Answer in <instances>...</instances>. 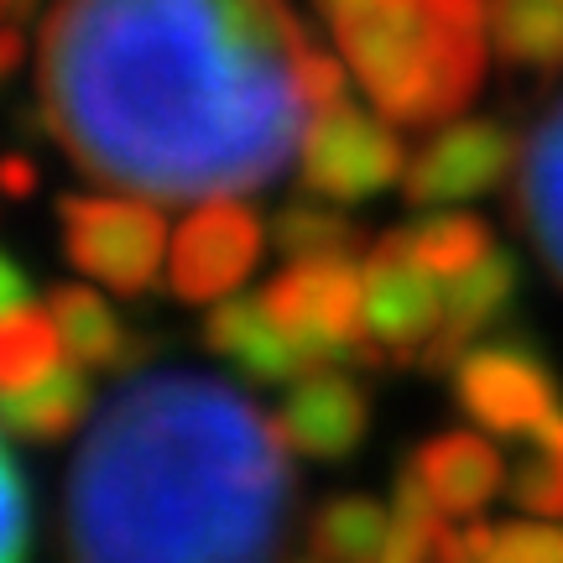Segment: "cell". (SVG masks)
<instances>
[{"label": "cell", "instance_id": "6da1fadb", "mask_svg": "<svg viewBox=\"0 0 563 563\" xmlns=\"http://www.w3.org/2000/svg\"><path fill=\"white\" fill-rule=\"evenodd\" d=\"M308 53L287 0H58L37 115L79 173L136 199L256 194L302 152Z\"/></svg>", "mask_w": 563, "mask_h": 563}, {"label": "cell", "instance_id": "7a4b0ae2", "mask_svg": "<svg viewBox=\"0 0 563 563\" xmlns=\"http://www.w3.org/2000/svg\"><path fill=\"white\" fill-rule=\"evenodd\" d=\"M292 496L277 418L214 376L157 371L131 376L95 418L63 538L74 563H272Z\"/></svg>", "mask_w": 563, "mask_h": 563}, {"label": "cell", "instance_id": "3957f363", "mask_svg": "<svg viewBox=\"0 0 563 563\" xmlns=\"http://www.w3.org/2000/svg\"><path fill=\"white\" fill-rule=\"evenodd\" d=\"M391 125L460 121L490 63V0H313Z\"/></svg>", "mask_w": 563, "mask_h": 563}, {"label": "cell", "instance_id": "277c9868", "mask_svg": "<svg viewBox=\"0 0 563 563\" xmlns=\"http://www.w3.org/2000/svg\"><path fill=\"white\" fill-rule=\"evenodd\" d=\"M63 256L74 272L100 282L121 298H146L162 277L167 256V220L162 203L136 194H63Z\"/></svg>", "mask_w": 563, "mask_h": 563}, {"label": "cell", "instance_id": "5b68a950", "mask_svg": "<svg viewBox=\"0 0 563 563\" xmlns=\"http://www.w3.org/2000/svg\"><path fill=\"white\" fill-rule=\"evenodd\" d=\"M449 386L454 407L490 439H527L538 422L563 412L559 371L522 329H501L470 344L449 371Z\"/></svg>", "mask_w": 563, "mask_h": 563}, {"label": "cell", "instance_id": "8992f818", "mask_svg": "<svg viewBox=\"0 0 563 563\" xmlns=\"http://www.w3.org/2000/svg\"><path fill=\"white\" fill-rule=\"evenodd\" d=\"M407 173V146L397 125L382 110H361L350 100L323 104L319 115L302 131L298 152V178L308 199L323 203H365L397 188Z\"/></svg>", "mask_w": 563, "mask_h": 563}, {"label": "cell", "instance_id": "52a82bcc", "mask_svg": "<svg viewBox=\"0 0 563 563\" xmlns=\"http://www.w3.org/2000/svg\"><path fill=\"white\" fill-rule=\"evenodd\" d=\"M266 308L319 365H386L365 334V292L355 262H287L266 282Z\"/></svg>", "mask_w": 563, "mask_h": 563}, {"label": "cell", "instance_id": "ba28073f", "mask_svg": "<svg viewBox=\"0 0 563 563\" xmlns=\"http://www.w3.org/2000/svg\"><path fill=\"white\" fill-rule=\"evenodd\" d=\"M522 167V136L490 115H460L443 121L433 136L407 157L402 199L412 209H454V203L485 199Z\"/></svg>", "mask_w": 563, "mask_h": 563}, {"label": "cell", "instance_id": "9c48e42d", "mask_svg": "<svg viewBox=\"0 0 563 563\" xmlns=\"http://www.w3.org/2000/svg\"><path fill=\"white\" fill-rule=\"evenodd\" d=\"M361 292H365V334L382 361L418 365L422 350L439 340L443 302L449 287L407 251L402 230H391L365 251L361 262Z\"/></svg>", "mask_w": 563, "mask_h": 563}, {"label": "cell", "instance_id": "30bf717a", "mask_svg": "<svg viewBox=\"0 0 563 563\" xmlns=\"http://www.w3.org/2000/svg\"><path fill=\"white\" fill-rule=\"evenodd\" d=\"M266 245L262 214L241 203L235 194L199 199L194 214L178 224L167 245V287L183 302H220L235 298L241 282L256 272Z\"/></svg>", "mask_w": 563, "mask_h": 563}, {"label": "cell", "instance_id": "8fae6325", "mask_svg": "<svg viewBox=\"0 0 563 563\" xmlns=\"http://www.w3.org/2000/svg\"><path fill=\"white\" fill-rule=\"evenodd\" d=\"M277 422H282V439L292 443V454L340 464L371 433V391L344 365H319L302 382L287 386Z\"/></svg>", "mask_w": 563, "mask_h": 563}, {"label": "cell", "instance_id": "7c38bea8", "mask_svg": "<svg viewBox=\"0 0 563 563\" xmlns=\"http://www.w3.org/2000/svg\"><path fill=\"white\" fill-rule=\"evenodd\" d=\"M199 340L209 355H220L235 376H245L251 386H292L302 382L308 371H319V361L302 350L277 319L266 298H220L209 313H203Z\"/></svg>", "mask_w": 563, "mask_h": 563}, {"label": "cell", "instance_id": "4fadbf2b", "mask_svg": "<svg viewBox=\"0 0 563 563\" xmlns=\"http://www.w3.org/2000/svg\"><path fill=\"white\" fill-rule=\"evenodd\" d=\"M517 292H522V266H517V256L511 251H490L481 266H470L464 277L449 282V302H443V329L439 340L422 350L418 371H428V376H449L454 371V361H460L470 344H481L485 334H496L506 323V313L517 308Z\"/></svg>", "mask_w": 563, "mask_h": 563}, {"label": "cell", "instance_id": "5bb4252c", "mask_svg": "<svg viewBox=\"0 0 563 563\" xmlns=\"http://www.w3.org/2000/svg\"><path fill=\"white\" fill-rule=\"evenodd\" d=\"M407 470L418 475V485L433 496L443 517H481L506 490V475H511L501 449L481 428H449V433L422 439Z\"/></svg>", "mask_w": 563, "mask_h": 563}, {"label": "cell", "instance_id": "9a60e30c", "mask_svg": "<svg viewBox=\"0 0 563 563\" xmlns=\"http://www.w3.org/2000/svg\"><path fill=\"white\" fill-rule=\"evenodd\" d=\"M47 308H53V319H58L68 361L84 365V371H136V365L152 361V340H146L141 329H131L95 287L58 282V287L47 292Z\"/></svg>", "mask_w": 563, "mask_h": 563}, {"label": "cell", "instance_id": "2e32d148", "mask_svg": "<svg viewBox=\"0 0 563 563\" xmlns=\"http://www.w3.org/2000/svg\"><path fill=\"white\" fill-rule=\"evenodd\" d=\"M517 220L563 287V100L548 110L532 141L522 146V183H517Z\"/></svg>", "mask_w": 563, "mask_h": 563}, {"label": "cell", "instance_id": "e0dca14e", "mask_svg": "<svg viewBox=\"0 0 563 563\" xmlns=\"http://www.w3.org/2000/svg\"><path fill=\"white\" fill-rule=\"evenodd\" d=\"M95 412V382L84 365H58L26 391H0V433L21 443H63Z\"/></svg>", "mask_w": 563, "mask_h": 563}, {"label": "cell", "instance_id": "ac0fdd59", "mask_svg": "<svg viewBox=\"0 0 563 563\" xmlns=\"http://www.w3.org/2000/svg\"><path fill=\"white\" fill-rule=\"evenodd\" d=\"M490 53L511 74H563V0H490Z\"/></svg>", "mask_w": 563, "mask_h": 563}, {"label": "cell", "instance_id": "d6986e66", "mask_svg": "<svg viewBox=\"0 0 563 563\" xmlns=\"http://www.w3.org/2000/svg\"><path fill=\"white\" fill-rule=\"evenodd\" d=\"M397 511L371 496H329L308 522V548L319 563H382Z\"/></svg>", "mask_w": 563, "mask_h": 563}, {"label": "cell", "instance_id": "ffe728a7", "mask_svg": "<svg viewBox=\"0 0 563 563\" xmlns=\"http://www.w3.org/2000/svg\"><path fill=\"white\" fill-rule=\"evenodd\" d=\"M272 245L287 262H355L365 245L361 224L323 199H292L272 214Z\"/></svg>", "mask_w": 563, "mask_h": 563}, {"label": "cell", "instance_id": "44dd1931", "mask_svg": "<svg viewBox=\"0 0 563 563\" xmlns=\"http://www.w3.org/2000/svg\"><path fill=\"white\" fill-rule=\"evenodd\" d=\"M63 334L53 308L21 302L11 313H0V391H26L47 382L63 365Z\"/></svg>", "mask_w": 563, "mask_h": 563}, {"label": "cell", "instance_id": "7402d4cb", "mask_svg": "<svg viewBox=\"0 0 563 563\" xmlns=\"http://www.w3.org/2000/svg\"><path fill=\"white\" fill-rule=\"evenodd\" d=\"M517 464L506 475V496L517 511L538 522H563V412L538 422L527 439H517Z\"/></svg>", "mask_w": 563, "mask_h": 563}, {"label": "cell", "instance_id": "603a6c76", "mask_svg": "<svg viewBox=\"0 0 563 563\" xmlns=\"http://www.w3.org/2000/svg\"><path fill=\"white\" fill-rule=\"evenodd\" d=\"M407 251L418 256L433 277H464L470 266H481L496 241H490V224L464 214V209H433V214H418L412 224H402Z\"/></svg>", "mask_w": 563, "mask_h": 563}, {"label": "cell", "instance_id": "cb8c5ba5", "mask_svg": "<svg viewBox=\"0 0 563 563\" xmlns=\"http://www.w3.org/2000/svg\"><path fill=\"white\" fill-rule=\"evenodd\" d=\"M485 563H563V527L553 522H506L490 538Z\"/></svg>", "mask_w": 563, "mask_h": 563}, {"label": "cell", "instance_id": "d4e9b609", "mask_svg": "<svg viewBox=\"0 0 563 563\" xmlns=\"http://www.w3.org/2000/svg\"><path fill=\"white\" fill-rule=\"evenodd\" d=\"M26 485H21L16 460L5 454V433H0V563H26Z\"/></svg>", "mask_w": 563, "mask_h": 563}, {"label": "cell", "instance_id": "484cf974", "mask_svg": "<svg viewBox=\"0 0 563 563\" xmlns=\"http://www.w3.org/2000/svg\"><path fill=\"white\" fill-rule=\"evenodd\" d=\"M32 194H37V167H32V157H21V152L0 157V199H32Z\"/></svg>", "mask_w": 563, "mask_h": 563}, {"label": "cell", "instance_id": "4316f807", "mask_svg": "<svg viewBox=\"0 0 563 563\" xmlns=\"http://www.w3.org/2000/svg\"><path fill=\"white\" fill-rule=\"evenodd\" d=\"M32 298V277H26V266L0 245V313H11V308H21V302Z\"/></svg>", "mask_w": 563, "mask_h": 563}, {"label": "cell", "instance_id": "83f0119b", "mask_svg": "<svg viewBox=\"0 0 563 563\" xmlns=\"http://www.w3.org/2000/svg\"><path fill=\"white\" fill-rule=\"evenodd\" d=\"M5 5H11V0H0V26H5V21H11V16H5Z\"/></svg>", "mask_w": 563, "mask_h": 563}, {"label": "cell", "instance_id": "f1b7e54d", "mask_svg": "<svg viewBox=\"0 0 563 563\" xmlns=\"http://www.w3.org/2000/svg\"><path fill=\"white\" fill-rule=\"evenodd\" d=\"M11 5H16V11H21V5H32V0H11Z\"/></svg>", "mask_w": 563, "mask_h": 563}]
</instances>
